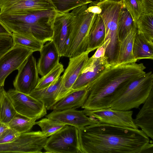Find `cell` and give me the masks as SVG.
<instances>
[{"label":"cell","instance_id":"18","mask_svg":"<svg viewBox=\"0 0 153 153\" xmlns=\"http://www.w3.org/2000/svg\"><path fill=\"white\" fill-rule=\"evenodd\" d=\"M137 114L134 122L149 137L153 139V89Z\"/></svg>","mask_w":153,"mask_h":153},{"label":"cell","instance_id":"30","mask_svg":"<svg viewBox=\"0 0 153 153\" xmlns=\"http://www.w3.org/2000/svg\"><path fill=\"white\" fill-rule=\"evenodd\" d=\"M56 10L63 13L70 12L78 7L88 4L92 0H51Z\"/></svg>","mask_w":153,"mask_h":153},{"label":"cell","instance_id":"35","mask_svg":"<svg viewBox=\"0 0 153 153\" xmlns=\"http://www.w3.org/2000/svg\"><path fill=\"white\" fill-rule=\"evenodd\" d=\"M143 13L153 14V0H141Z\"/></svg>","mask_w":153,"mask_h":153},{"label":"cell","instance_id":"27","mask_svg":"<svg viewBox=\"0 0 153 153\" xmlns=\"http://www.w3.org/2000/svg\"><path fill=\"white\" fill-rule=\"evenodd\" d=\"M17 113L10 99L5 91L1 100L0 107V121L7 124Z\"/></svg>","mask_w":153,"mask_h":153},{"label":"cell","instance_id":"23","mask_svg":"<svg viewBox=\"0 0 153 153\" xmlns=\"http://www.w3.org/2000/svg\"><path fill=\"white\" fill-rule=\"evenodd\" d=\"M153 14L143 13L136 22L137 33L153 45Z\"/></svg>","mask_w":153,"mask_h":153},{"label":"cell","instance_id":"33","mask_svg":"<svg viewBox=\"0 0 153 153\" xmlns=\"http://www.w3.org/2000/svg\"><path fill=\"white\" fill-rule=\"evenodd\" d=\"M20 134L15 130L9 128L0 135V144L12 142Z\"/></svg>","mask_w":153,"mask_h":153},{"label":"cell","instance_id":"25","mask_svg":"<svg viewBox=\"0 0 153 153\" xmlns=\"http://www.w3.org/2000/svg\"><path fill=\"white\" fill-rule=\"evenodd\" d=\"M134 22L124 3L119 15L117 23V32L120 42L131 30Z\"/></svg>","mask_w":153,"mask_h":153},{"label":"cell","instance_id":"11","mask_svg":"<svg viewBox=\"0 0 153 153\" xmlns=\"http://www.w3.org/2000/svg\"><path fill=\"white\" fill-rule=\"evenodd\" d=\"M18 73L13 82L15 89L29 94L35 89L39 79L36 59L30 55L18 70Z\"/></svg>","mask_w":153,"mask_h":153},{"label":"cell","instance_id":"21","mask_svg":"<svg viewBox=\"0 0 153 153\" xmlns=\"http://www.w3.org/2000/svg\"><path fill=\"white\" fill-rule=\"evenodd\" d=\"M136 22L130 31L120 42L117 64L136 62L133 54V46L137 34Z\"/></svg>","mask_w":153,"mask_h":153},{"label":"cell","instance_id":"13","mask_svg":"<svg viewBox=\"0 0 153 153\" xmlns=\"http://www.w3.org/2000/svg\"><path fill=\"white\" fill-rule=\"evenodd\" d=\"M55 9L51 0H1L0 1V14Z\"/></svg>","mask_w":153,"mask_h":153},{"label":"cell","instance_id":"24","mask_svg":"<svg viewBox=\"0 0 153 153\" xmlns=\"http://www.w3.org/2000/svg\"><path fill=\"white\" fill-rule=\"evenodd\" d=\"M133 54L137 61L141 59H153V45L149 44L137 33L133 46Z\"/></svg>","mask_w":153,"mask_h":153},{"label":"cell","instance_id":"29","mask_svg":"<svg viewBox=\"0 0 153 153\" xmlns=\"http://www.w3.org/2000/svg\"><path fill=\"white\" fill-rule=\"evenodd\" d=\"M64 71L63 65L59 63L45 75L39 78L34 90H40L48 86L60 76Z\"/></svg>","mask_w":153,"mask_h":153},{"label":"cell","instance_id":"16","mask_svg":"<svg viewBox=\"0 0 153 153\" xmlns=\"http://www.w3.org/2000/svg\"><path fill=\"white\" fill-rule=\"evenodd\" d=\"M108 63L104 56L99 58H89L71 90L86 88L101 73Z\"/></svg>","mask_w":153,"mask_h":153},{"label":"cell","instance_id":"2","mask_svg":"<svg viewBox=\"0 0 153 153\" xmlns=\"http://www.w3.org/2000/svg\"><path fill=\"white\" fill-rule=\"evenodd\" d=\"M146 68L143 63L136 62L114 65L107 63L87 86L88 96L81 108L90 110L110 108L123 85L144 75Z\"/></svg>","mask_w":153,"mask_h":153},{"label":"cell","instance_id":"34","mask_svg":"<svg viewBox=\"0 0 153 153\" xmlns=\"http://www.w3.org/2000/svg\"><path fill=\"white\" fill-rule=\"evenodd\" d=\"M13 45L11 35H0V57Z\"/></svg>","mask_w":153,"mask_h":153},{"label":"cell","instance_id":"28","mask_svg":"<svg viewBox=\"0 0 153 153\" xmlns=\"http://www.w3.org/2000/svg\"><path fill=\"white\" fill-rule=\"evenodd\" d=\"M13 45H19L31 49L34 52L40 51L44 43L33 37L12 33Z\"/></svg>","mask_w":153,"mask_h":153},{"label":"cell","instance_id":"1","mask_svg":"<svg viewBox=\"0 0 153 153\" xmlns=\"http://www.w3.org/2000/svg\"><path fill=\"white\" fill-rule=\"evenodd\" d=\"M78 131L79 153H144L153 147L138 129L97 123Z\"/></svg>","mask_w":153,"mask_h":153},{"label":"cell","instance_id":"14","mask_svg":"<svg viewBox=\"0 0 153 153\" xmlns=\"http://www.w3.org/2000/svg\"><path fill=\"white\" fill-rule=\"evenodd\" d=\"M70 12H57L53 27L52 40L60 57L63 56L70 32Z\"/></svg>","mask_w":153,"mask_h":153},{"label":"cell","instance_id":"3","mask_svg":"<svg viewBox=\"0 0 153 153\" xmlns=\"http://www.w3.org/2000/svg\"><path fill=\"white\" fill-rule=\"evenodd\" d=\"M55 9L0 14V20L12 33L33 37L44 44L52 40Z\"/></svg>","mask_w":153,"mask_h":153},{"label":"cell","instance_id":"26","mask_svg":"<svg viewBox=\"0 0 153 153\" xmlns=\"http://www.w3.org/2000/svg\"><path fill=\"white\" fill-rule=\"evenodd\" d=\"M36 120L17 113L7 125L9 128L21 134L30 131Z\"/></svg>","mask_w":153,"mask_h":153},{"label":"cell","instance_id":"6","mask_svg":"<svg viewBox=\"0 0 153 153\" xmlns=\"http://www.w3.org/2000/svg\"><path fill=\"white\" fill-rule=\"evenodd\" d=\"M43 149L45 153H79L78 129L65 125L49 136Z\"/></svg>","mask_w":153,"mask_h":153},{"label":"cell","instance_id":"38","mask_svg":"<svg viewBox=\"0 0 153 153\" xmlns=\"http://www.w3.org/2000/svg\"><path fill=\"white\" fill-rule=\"evenodd\" d=\"M9 128L7 124L0 121V135L2 134Z\"/></svg>","mask_w":153,"mask_h":153},{"label":"cell","instance_id":"20","mask_svg":"<svg viewBox=\"0 0 153 153\" xmlns=\"http://www.w3.org/2000/svg\"><path fill=\"white\" fill-rule=\"evenodd\" d=\"M62 83L60 76L48 86L38 90H34L29 95L42 102L47 110H51L56 103V98Z\"/></svg>","mask_w":153,"mask_h":153},{"label":"cell","instance_id":"31","mask_svg":"<svg viewBox=\"0 0 153 153\" xmlns=\"http://www.w3.org/2000/svg\"><path fill=\"white\" fill-rule=\"evenodd\" d=\"M41 131L48 137L62 128L66 125L57 120L46 117L35 122Z\"/></svg>","mask_w":153,"mask_h":153},{"label":"cell","instance_id":"8","mask_svg":"<svg viewBox=\"0 0 153 153\" xmlns=\"http://www.w3.org/2000/svg\"><path fill=\"white\" fill-rule=\"evenodd\" d=\"M17 113L31 119H39L47 114L43 103L29 94L10 89L7 92Z\"/></svg>","mask_w":153,"mask_h":153},{"label":"cell","instance_id":"5","mask_svg":"<svg viewBox=\"0 0 153 153\" xmlns=\"http://www.w3.org/2000/svg\"><path fill=\"white\" fill-rule=\"evenodd\" d=\"M153 89V74L150 71L126 82L110 108L121 111L138 108L145 102Z\"/></svg>","mask_w":153,"mask_h":153},{"label":"cell","instance_id":"37","mask_svg":"<svg viewBox=\"0 0 153 153\" xmlns=\"http://www.w3.org/2000/svg\"><path fill=\"white\" fill-rule=\"evenodd\" d=\"M12 33L0 20V35H12Z\"/></svg>","mask_w":153,"mask_h":153},{"label":"cell","instance_id":"7","mask_svg":"<svg viewBox=\"0 0 153 153\" xmlns=\"http://www.w3.org/2000/svg\"><path fill=\"white\" fill-rule=\"evenodd\" d=\"M48 138L40 131L21 134L13 141L0 144V153H42Z\"/></svg>","mask_w":153,"mask_h":153},{"label":"cell","instance_id":"36","mask_svg":"<svg viewBox=\"0 0 153 153\" xmlns=\"http://www.w3.org/2000/svg\"><path fill=\"white\" fill-rule=\"evenodd\" d=\"M105 50V45L104 43L98 47L92 57L94 58H99L104 56Z\"/></svg>","mask_w":153,"mask_h":153},{"label":"cell","instance_id":"17","mask_svg":"<svg viewBox=\"0 0 153 153\" xmlns=\"http://www.w3.org/2000/svg\"><path fill=\"white\" fill-rule=\"evenodd\" d=\"M37 65L39 74L41 77L45 75L59 63L60 56L52 41L43 45L40 51Z\"/></svg>","mask_w":153,"mask_h":153},{"label":"cell","instance_id":"19","mask_svg":"<svg viewBox=\"0 0 153 153\" xmlns=\"http://www.w3.org/2000/svg\"><path fill=\"white\" fill-rule=\"evenodd\" d=\"M88 94L87 87L71 91L63 98L58 101L51 110L60 111L81 107Z\"/></svg>","mask_w":153,"mask_h":153},{"label":"cell","instance_id":"12","mask_svg":"<svg viewBox=\"0 0 153 153\" xmlns=\"http://www.w3.org/2000/svg\"><path fill=\"white\" fill-rule=\"evenodd\" d=\"M90 52L87 50L79 55L69 58L68 65L61 76L62 83L56 98V102L71 91L73 84L88 59Z\"/></svg>","mask_w":153,"mask_h":153},{"label":"cell","instance_id":"32","mask_svg":"<svg viewBox=\"0 0 153 153\" xmlns=\"http://www.w3.org/2000/svg\"><path fill=\"white\" fill-rule=\"evenodd\" d=\"M123 1L134 22H136L143 13L141 0H123Z\"/></svg>","mask_w":153,"mask_h":153},{"label":"cell","instance_id":"10","mask_svg":"<svg viewBox=\"0 0 153 153\" xmlns=\"http://www.w3.org/2000/svg\"><path fill=\"white\" fill-rule=\"evenodd\" d=\"M33 52L29 48L16 45L0 57V86H4L7 76L13 71L18 70Z\"/></svg>","mask_w":153,"mask_h":153},{"label":"cell","instance_id":"39","mask_svg":"<svg viewBox=\"0 0 153 153\" xmlns=\"http://www.w3.org/2000/svg\"><path fill=\"white\" fill-rule=\"evenodd\" d=\"M5 91L3 86H0V107L2 97Z\"/></svg>","mask_w":153,"mask_h":153},{"label":"cell","instance_id":"15","mask_svg":"<svg viewBox=\"0 0 153 153\" xmlns=\"http://www.w3.org/2000/svg\"><path fill=\"white\" fill-rule=\"evenodd\" d=\"M46 117L57 120L65 125L74 126L78 129L98 123L87 116L82 111L70 109L60 111H53Z\"/></svg>","mask_w":153,"mask_h":153},{"label":"cell","instance_id":"9","mask_svg":"<svg viewBox=\"0 0 153 153\" xmlns=\"http://www.w3.org/2000/svg\"><path fill=\"white\" fill-rule=\"evenodd\" d=\"M82 111L86 116L98 123L138 129L132 118V111L119 110L109 108L96 110L84 109Z\"/></svg>","mask_w":153,"mask_h":153},{"label":"cell","instance_id":"40","mask_svg":"<svg viewBox=\"0 0 153 153\" xmlns=\"http://www.w3.org/2000/svg\"><path fill=\"white\" fill-rule=\"evenodd\" d=\"M1 0H0V1H1Z\"/></svg>","mask_w":153,"mask_h":153},{"label":"cell","instance_id":"22","mask_svg":"<svg viewBox=\"0 0 153 153\" xmlns=\"http://www.w3.org/2000/svg\"><path fill=\"white\" fill-rule=\"evenodd\" d=\"M105 36L103 21L100 15L96 14L89 32L87 50L91 52L102 45L104 42Z\"/></svg>","mask_w":153,"mask_h":153},{"label":"cell","instance_id":"4","mask_svg":"<svg viewBox=\"0 0 153 153\" xmlns=\"http://www.w3.org/2000/svg\"><path fill=\"white\" fill-rule=\"evenodd\" d=\"M88 5L70 12V34L63 56H75L87 50L89 32L96 14L87 11Z\"/></svg>","mask_w":153,"mask_h":153}]
</instances>
